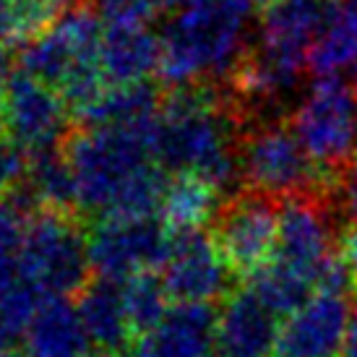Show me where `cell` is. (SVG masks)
Listing matches in <instances>:
<instances>
[{"label":"cell","instance_id":"cell-1","mask_svg":"<svg viewBox=\"0 0 357 357\" xmlns=\"http://www.w3.org/2000/svg\"><path fill=\"white\" fill-rule=\"evenodd\" d=\"M157 118L76 126L63 144L79 211L102 217H159L167 172L157 157Z\"/></svg>","mask_w":357,"mask_h":357},{"label":"cell","instance_id":"cell-2","mask_svg":"<svg viewBox=\"0 0 357 357\" xmlns=\"http://www.w3.org/2000/svg\"><path fill=\"white\" fill-rule=\"evenodd\" d=\"M243 112L214 84L175 86L157 112V157L165 172L199 175L219 196L238 188Z\"/></svg>","mask_w":357,"mask_h":357},{"label":"cell","instance_id":"cell-3","mask_svg":"<svg viewBox=\"0 0 357 357\" xmlns=\"http://www.w3.org/2000/svg\"><path fill=\"white\" fill-rule=\"evenodd\" d=\"M256 8V0H193L175 10L159 34V76L169 89L229 76L248 50V29Z\"/></svg>","mask_w":357,"mask_h":357},{"label":"cell","instance_id":"cell-4","mask_svg":"<svg viewBox=\"0 0 357 357\" xmlns=\"http://www.w3.org/2000/svg\"><path fill=\"white\" fill-rule=\"evenodd\" d=\"M102 34L105 24L100 16L89 6H79L21 47L19 68L58 91L68 102L76 126L109 89L100 60Z\"/></svg>","mask_w":357,"mask_h":357},{"label":"cell","instance_id":"cell-5","mask_svg":"<svg viewBox=\"0 0 357 357\" xmlns=\"http://www.w3.org/2000/svg\"><path fill=\"white\" fill-rule=\"evenodd\" d=\"M240 178L245 190L284 201L292 196L337 199L339 178L307 157L289 123H253L240 136Z\"/></svg>","mask_w":357,"mask_h":357},{"label":"cell","instance_id":"cell-6","mask_svg":"<svg viewBox=\"0 0 357 357\" xmlns=\"http://www.w3.org/2000/svg\"><path fill=\"white\" fill-rule=\"evenodd\" d=\"M91 274L81 217L31 211L21 250V279L34 284L45 298H70L89 284Z\"/></svg>","mask_w":357,"mask_h":357},{"label":"cell","instance_id":"cell-7","mask_svg":"<svg viewBox=\"0 0 357 357\" xmlns=\"http://www.w3.org/2000/svg\"><path fill=\"white\" fill-rule=\"evenodd\" d=\"M289 128L318 167L342 178L357 151V86L342 76H318Z\"/></svg>","mask_w":357,"mask_h":357},{"label":"cell","instance_id":"cell-8","mask_svg":"<svg viewBox=\"0 0 357 357\" xmlns=\"http://www.w3.org/2000/svg\"><path fill=\"white\" fill-rule=\"evenodd\" d=\"M167 225L159 217H102L86 232L94 277L126 282L141 271H159L169 250Z\"/></svg>","mask_w":357,"mask_h":357},{"label":"cell","instance_id":"cell-9","mask_svg":"<svg viewBox=\"0 0 357 357\" xmlns=\"http://www.w3.org/2000/svg\"><path fill=\"white\" fill-rule=\"evenodd\" d=\"M211 225L214 243L229 271L238 279H250L277 253L279 201L240 190L222 204Z\"/></svg>","mask_w":357,"mask_h":357},{"label":"cell","instance_id":"cell-10","mask_svg":"<svg viewBox=\"0 0 357 357\" xmlns=\"http://www.w3.org/2000/svg\"><path fill=\"white\" fill-rule=\"evenodd\" d=\"M0 126L26 157L60 149L76 128L68 102L24 70H13L0 102Z\"/></svg>","mask_w":357,"mask_h":357},{"label":"cell","instance_id":"cell-11","mask_svg":"<svg viewBox=\"0 0 357 357\" xmlns=\"http://www.w3.org/2000/svg\"><path fill=\"white\" fill-rule=\"evenodd\" d=\"M172 232V229H169ZM159 274L169 298L185 305H211L232 292V271L222 258L214 235L206 229H178L169 235V250Z\"/></svg>","mask_w":357,"mask_h":357},{"label":"cell","instance_id":"cell-12","mask_svg":"<svg viewBox=\"0 0 357 357\" xmlns=\"http://www.w3.org/2000/svg\"><path fill=\"white\" fill-rule=\"evenodd\" d=\"M334 199L292 196L279 201V235L274 258L318 282L321 268L337 256Z\"/></svg>","mask_w":357,"mask_h":357},{"label":"cell","instance_id":"cell-13","mask_svg":"<svg viewBox=\"0 0 357 357\" xmlns=\"http://www.w3.org/2000/svg\"><path fill=\"white\" fill-rule=\"evenodd\" d=\"M352 328V303L344 295L316 292L282 324V357H342Z\"/></svg>","mask_w":357,"mask_h":357},{"label":"cell","instance_id":"cell-14","mask_svg":"<svg viewBox=\"0 0 357 357\" xmlns=\"http://www.w3.org/2000/svg\"><path fill=\"white\" fill-rule=\"evenodd\" d=\"M282 324L250 287L232 289L217 313L219 357H271L279 349Z\"/></svg>","mask_w":357,"mask_h":357},{"label":"cell","instance_id":"cell-15","mask_svg":"<svg viewBox=\"0 0 357 357\" xmlns=\"http://www.w3.org/2000/svg\"><path fill=\"white\" fill-rule=\"evenodd\" d=\"M128 357H217L214 307L175 303L151 331L133 339Z\"/></svg>","mask_w":357,"mask_h":357},{"label":"cell","instance_id":"cell-16","mask_svg":"<svg viewBox=\"0 0 357 357\" xmlns=\"http://www.w3.org/2000/svg\"><path fill=\"white\" fill-rule=\"evenodd\" d=\"M76 307H79V316L94 349H100L109 357L128 355L136 334L128 321L120 282L91 277L89 284L79 292Z\"/></svg>","mask_w":357,"mask_h":357},{"label":"cell","instance_id":"cell-17","mask_svg":"<svg viewBox=\"0 0 357 357\" xmlns=\"http://www.w3.org/2000/svg\"><path fill=\"white\" fill-rule=\"evenodd\" d=\"M331 0H287L261 10L258 45L307 66V52L324 29Z\"/></svg>","mask_w":357,"mask_h":357},{"label":"cell","instance_id":"cell-18","mask_svg":"<svg viewBox=\"0 0 357 357\" xmlns=\"http://www.w3.org/2000/svg\"><path fill=\"white\" fill-rule=\"evenodd\" d=\"M29 357H91L94 344L84 328L79 307L68 298H45L26 331Z\"/></svg>","mask_w":357,"mask_h":357},{"label":"cell","instance_id":"cell-19","mask_svg":"<svg viewBox=\"0 0 357 357\" xmlns=\"http://www.w3.org/2000/svg\"><path fill=\"white\" fill-rule=\"evenodd\" d=\"M102 73L109 86L144 84L162 63V42L149 26H105Z\"/></svg>","mask_w":357,"mask_h":357},{"label":"cell","instance_id":"cell-20","mask_svg":"<svg viewBox=\"0 0 357 357\" xmlns=\"http://www.w3.org/2000/svg\"><path fill=\"white\" fill-rule=\"evenodd\" d=\"M13 193H19V199L31 211H58V214L81 217L79 190L63 146L26 157L24 178Z\"/></svg>","mask_w":357,"mask_h":357},{"label":"cell","instance_id":"cell-21","mask_svg":"<svg viewBox=\"0 0 357 357\" xmlns=\"http://www.w3.org/2000/svg\"><path fill=\"white\" fill-rule=\"evenodd\" d=\"M357 63V0H331L324 29L307 52V68L316 76H339Z\"/></svg>","mask_w":357,"mask_h":357},{"label":"cell","instance_id":"cell-22","mask_svg":"<svg viewBox=\"0 0 357 357\" xmlns=\"http://www.w3.org/2000/svg\"><path fill=\"white\" fill-rule=\"evenodd\" d=\"M222 196L199 175H172L159 206L167 229H206L222 208Z\"/></svg>","mask_w":357,"mask_h":357},{"label":"cell","instance_id":"cell-23","mask_svg":"<svg viewBox=\"0 0 357 357\" xmlns=\"http://www.w3.org/2000/svg\"><path fill=\"white\" fill-rule=\"evenodd\" d=\"M248 287L279 318L292 316L298 307H303L307 300L316 295V282L313 279L303 274V271H298V268L277 261V258H271L266 266L250 277Z\"/></svg>","mask_w":357,"mask_h":357},{"label":"cell","instance_id":"cell-24","mask_svg":"<svg viewBox=\"0 0 357 357\" xmlns=\"http://www.w3.org/2000/svg\"><path fill=\"white\" fill-rule=\"evenodd\" d=\"M123 298L133 334L141 337L169 313V292L159 271H141L123 282Z\"/></svg>","mask_w":357,"mask_h":357},{"label":"cell","instance_id":"cell-25","mask_svg":"<svg viewBox=\"0 0 357 357\" xmlns=\"http://www.w3.org/2000/svg\"><path fill=\"white\" fill-rule=\"evenodd\" d=\"M31 208L19 193L0 196V298L21 282V250Z\"/></svg>","mask_w":357,"mask_h":357},{"label":"cell","instance_id":"cell-26","mask_svg":"<svg viewBox=\"0 0 357 357\" xmlns=\"http://www.w3.org/2000/svg\"><path fill=\"white\" fill-rule=\"evenodd\" d=\"M55 0H0V50L29 45L58 19Z\"/></svg>","mask_w":357,"mask_h":357},{"label":"cell","instance_id":"cell-27","mask_svg":"<svg viewBox=\"0 0 357 357\" xmlns=\"http://www.w3.org/2000/svg\"><path fill=\"white\" fill-rule=\"evenodd\" d=\"M42 300H45V295L26 279L16 282L0 298V357L16 352V344L26 339L31 318H34Z\"/></svg>","mask_w":357,"mask_h":357},{"label":"cell","instance_id":"cell-28","mask_svg":"<svg viewBox=\"0 0 357 357\" xmlns=\"http://www.w3.org/2000/svg\"><path fill=\"white\" fill-rule=\"evenodd\" d=\"M105 26H149L159 6L154 0H89Z\"/></svg>","mask_w":357,"mask_h":357},{"label":"cell","instance_id":"cell-29","mask_svg":"<svg viewBox=\"0 0 357 357\" xmlns=\"http://www.w3.org/2000/svg\"><path fill=\"white\" fill-rule=\"evenodd\" d=\"M26 167V154L8 139V133L0 126V196H8L19 188Z\"/></svg>","mask_w":357,"mask_h":357},{"label":"cell","instance_id":"cell-30","mask_svg":"<svg viewBox=\"0 0 357 357\" xmlns=\"http://www.w3.org/2000/svg\"><path fill=\"white\" fill-rule=\"evenodd\" d=\"M337 201L342 211L349 217V225H357V159L349 165L339 178Z\"/></svg>","mask_w":357,"mask_h":357},{"label":"cell","instance_id":"cell-31","mask_svg":"<svg viewBox=\"0 0 357 357\" xmlns=\"http://www.w3.org/2000/svg\"><path fill=\"white\" fill-rule=\"evenodd\" d=\"M339 256L344 258V264L352 268V274L357 277V225H344L339 232Z\"/></svg>","mask_w":357,"mask_h":357},{"label":"cell","instance_id":"cell-32","mask_svg":"<svg viewBox=\"0 0 357 357\" xmlns=\"http://www.w3.org/2000/svg\"><path fill=\"white\" fill-rule=\"evenodd\" d=\"M10 76H13V68H10V55H8V50H0V102H3V97H6Z\"/></svg>","mask_w":357,"mask_h":357},{"label":"cell","instance_id":"cell-33","mask_svg":"<svg viewBox=\"0 0 357 357\" xmlns=\"http://www.w3.org/2000/svg\"><path fill=\"white\" fill-rule=\"evenodd\" d=\"M342 357H357V331H349L347 347H344Z\"/></svg>","mask_w":357,"mask_h":357},{"label":"cell","instance_id":"cell-34","mask_svg":"<svg viewBox=\"0 0 357 357\" xmlns=\"http://www.w3.org/2000/svg\"><path fill=\"white\" fill-rule=\"evenodd\" d=\"M279 3H287V0H256V6H258L261 10L271 8V6H279Z\"/></svg>","mask_w":357,"mask_h":357},{"label":"cell","instance_id":"cell-35","mask_svg":"<svg viewBox=\"0 0 357 357\" xmlns=\"http://www.w3.org/2000/svg\"><path fill=\"white\" fill-rule=\"evenodd\" d=\"M60 8H79L84 0H55Z\"/></svg>","mask_w":357,"mask_h":357},{"label":"cell","instance_id":"cell-36","mask_svg":"<svg viewBox=\"0 0 357 357\" xmlns=\"http://www.w3.org/2000/svg\"><path fill=\"white\" fill-rule=\"evenodd\" d=\"M352 295H355V300H352V328L349 331H357V287Z\"/></svg>","mask_w":357,"mask_h":357},{"label":"cell","instance_id":"cell-37","mask_svg":"<svg viewBox=\"0 0 357 357\" xmlns=\"http://www.w3.org/2000/svg\"><path fill=\"white\" fill-rule=\"evenodd\" d=\"M3 357H29V355H21V352H8V355H3Z\"/></svg>","mask_w":357,"mask_h":357}]
</instances>
